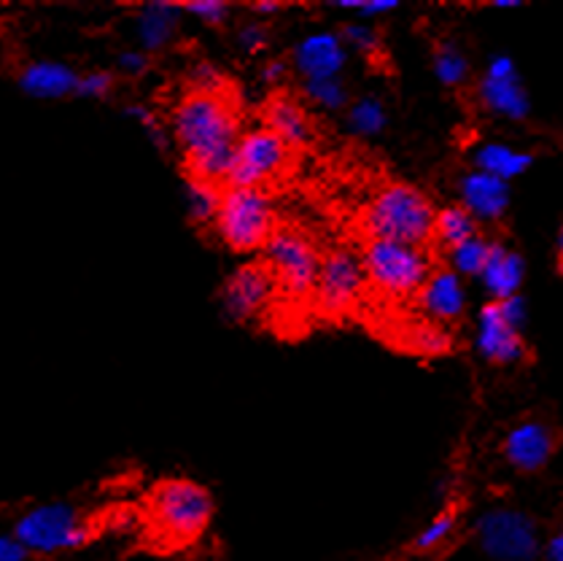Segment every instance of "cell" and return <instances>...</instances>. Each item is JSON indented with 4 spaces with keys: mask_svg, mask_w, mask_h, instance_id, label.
<instances>
[{
    "mask_svg": "<svg viewBox=\"0 0 563 561\" xmlns=\"http://www.w3.org/2000/svg\"><path fill=\"white\" fill-rule=\"evenodd\" d=\"M170 130L191 178L224 182L241 139V117L227 92H187L173 109Z\"/></svg>",
    "mask_w": 563,
    "mask_h": 561,
    "instance_id": "cell-1",
    "label": "cell"
},
{
    "mask_svg": "<svg viewBox=\"0 0 563 561\" xmlns=\"http://www.w3.org/2000/svg\"><path fill=\"white\" fill-rule=\"evenodd\" d=\"M434 206L410 184H388L364 211V227L377 241L423 249L434 238Z\"/></svg>",
    "mask_w": 563,
    "mask_h": 561,
    "instance_id": "cell-2",
    "label": "cell"
},
{
    "mask_svg": "<svg viewBox=\"0 0 563 561\" xmlns=\"http://www.w3.org/2000/svg\"><path fill=\"white\" fill-rule=\"evenodd\" d=\"M157 532L173 546H189L211 527L216 513L213 494L189 477H167L152 488L148 497Z\"/></svg>",
    "mask_w": 563,
    "mask_h": 561,
    "instance_id": "cell-3",
    "label": "cell"
},
{
    "mask_svg": "<svg viewBox=\"0 0 563 561\" xmlns=\"http://www.w3.org/2000/svg\"><path fill=\"white\" fill-rule=\"evenodd\" d=\"M11 535L22 542L30 557H63L92 542V529L81 510L70 503H41L16 516Z\"/></svg>",
    "mask_w": 563,
    "mask_h": 561,
    "instance_id": "cell-4",
    "label": "cell"
},
{
    "mask_svg": "<svg viewBox=\"0 0 563 561\" xmlns=\"http://www.w3.org/2000/svg\"><path fill=\"white\" fill-rule=\"evenodd\" d=\"M216 232L221 243L238 254L260 252L275 232L273 200L265 189H221Z\"/></svg>",
    "mask_w": 563,
    "mask_h": 561,
    "instance_id": "cell-5",
    "label": "cell"
},
{
    "mask_svg": "<svg viewBox=\"0 0 563 561\" xmlns=\"http://www.w3.org/2000/svg\"><path fill=\"white\" fill-rule=\"evenodd\" d=\"M362 265L367 280H373V286H377L383 295L391 297L418 295L431 276L423 249L394 241H377V238L364 246Z\"/></svg>",
    "mask_w": 563,
    "mask_h": 561,
    "instance_id": "cell-6",
    "label": "cell"
},
{
    "mask_svg": "<svg viewBox=\"0 0 563 561\" xmlns=\"http://www.w3.org/2000/svg\"><path fill=\"white\" fill-rule=\"evenodd\" d=\"M291 152L295 148H289L278 135L269 133L265 124L245 130L235 143V154H232L224 184L230 189H265V184L284 176L289 168Z\"/></svg>",
    "mask_w": 563,
    "mask_h": 561,
    "instance_id": "cell-7",
    "label": "cell"
},
{
    "mask_svg": "<svg viewBox=\"0 0 563 561\" xmlns=\"http://www.w3.org/2000/svg\"><path fill=\"white\" fill-rule=\"evenodd\" d=\"M477 546L494 561H537L542 537L529 513L518 507H490L477 518Z\"/></svg>",
    "mask_w": 563,
    "mask_h": 561,
    "instance_id": "cell-8",
    "label": "cell"
},
{
    "mask_svg": "<svg viewBox=\"0 0 563 561\" xmlns=\"http://www.w3.org/2000/svg\"><path fill=\"white\" fill-rule=\"evenodd\" d=\"M265 267L280 292L305 300L316 292L321 256L302 232L275 230L265 246Z\"/></svg>",
    "mask_w": 563,
    "mask_h": 561,
    "instance_id": "cell-9",
    "label": "cell"
},
{
    "mask_svg": "<svg viewBox=\"0 0 563 561\" xmlns=\"http://www.w3.org/2000/svg\"><path fill=\"white\" fill-rule=\"evenodd\" d=\"M367 286V273H364L362 256L345 252L327 254L321 260L319 280H316V306L327 316H343L353 308V302L362 297Z\"/></svg>",
    "mask_w": 563,
    "mask_h": 561,
    "instance_id": "cell-10",
    "label": "cell"
},
{
    "mask_svg": "<svg viewBox=\"0 0 563 561\" xmlns=\"http://www.w3.org/2000/svg\"><path fill=\"white\" fill-rule=\"evenodd\" d=\"M477 98L494 117L510 119V122H523L531 113L529 92L507 55H494L488 59V68L477 81Z\"/></svg>",
    "mask_w": 563,
    "mask_h": 561,
    "instance_id": "cell-11",
    "label": "cell"
},
{
    "mask_svg": "<svg viewBox=\"0 0 563 561\" xmlns=\"http://www.w3.org/2000/svg\"><path fill=\"white\" fill-rule=\"evenodd\" d=\"M561 435L553 424L542 419L518 421L501 440V457L518 473H539L555 457Z\"/></svg>",
    "mask_w": 563,
    "mask_h": 561,
    "instance_id": "cell-12",
    "label": "cell"
},
{
    "mask_svg": "<svg viewBox=\"0 0 563 561\" xmlns=\"http://www.w3.org/2000/svg\"><path fill=\"white\" fill-rule=\"evenodd\" d=\"M275 289L278 286L265 265H243L227 278L221 289V310L235 324H245L273 302Z\"/></svg>",
    "mask_w": 563,
    "mask_h": 561,
    "instance_id": "cell-13",
    "label": "cell"
},
{
    "mask_svg": "<svg viewBox=\"0 0 563 561\" xmlns=\"http://www.w3.org/2000/svg\"><path fill=\"white\" fill-rule=\"evenodd\" d=\"M291 65L305 81L340 79L343 68L349 65V50H345L340 33L316 30L297 41L291 50Z\"/></svg>",
    "mask_w": 563,
    "mask_h": 561,
    "instance_id": "cell-14",
    "label": "cell"
},
{
    "mask_svg": "<svg viewBox=\"0 0 563 561\" xmlns=\"http://www.w3.org/2000/svg\"><path fill=\"white\" fill-rule=\"evenodd\" d=\"M477 351L485 362L496 367L520 365L529 360V345H526L523 332L512 330L501 316L499 302H488L477 314Z\"/></svg>",
    "mask_w": 563,
    "mask_h": 561,
    "instance_id": "cell-15",
    "label": "cell"
},
{
    "mask_svg": "<svg viewBox=\"0 0 563 561\" xmlns=\"http://www.w3.org/2000/svg\"><path fill=\"white\" fill-rule=\"evenodd\" d=\"M16 87L30 100H65L76 95L79 87V74L70 63L65 59L38 57L27 59L16 74Z\"/></svg>",
    "mask_w": 563,
    "mask_h": 561,
    "instance_id": "cell-16",
    "label": "cell"
},
{
    "mask_svg": "<svg viewBox=\"0 0 563 561\" xmlns=\"http://www.w3.org/2000/svg\"><path fill=\"white\" fill-rule=\"evenodd\" d=\"M461 206L475 217V222H499L510 208V184L488 173L470 170L459 178Z\"/></svg>",
    "mask_w": 563,
    "mask_h": 561,
    "instance_id": "cell-17",
    "label": "cell"
},
{
    "mask_svg": "<svg viewBox=\"0 0 563 561\" xmlns=\"http://www.w3.org/2000/svg\"><path fill=\"white\" fill-rule=\"evenodd\" d=\"M418 306L434 324H453L466 310V289L453 271L431 273L418 292Z\"/></svg>",
    "mask_w": 563,
    "mask_h": 561,
    "instance_id": "cell-18",
    "label": "cell"
},
{
    "mask_svg": "<svg viewBox=\"0 0 563 561\" xmlns=\"http://www.w3.org/2000/svg\"><path fill=\"white\" fill-rule=\"evenodd\" d=\"M526 278V262L518 252H512L505 243H490L488 262H485L481 280L485 292L490 295V302L510 300V297L520 295V286Z\"/></svg>",
    "mask_w": 563,
    "mask_h": 561,
    "instance_id": "cell-19",
    "label": "cell"
},
{
    "mask_svg": "<svg viewBox=\"0 0 563 561\" xmlns=\"http://www.w3.org/2000/svg\"><path fill=\"white\" fill-rule=\"evenodd\" d=\"M184 22L181 6L176 3H146L135 11V38L141 52H162L170 46Z\"/></svg>",
    "mask_w": 563,
    "mask_h": 561,
    "instance_id": "cell-20",
    "label": "cell"
},
{
    "mask_svg": "<svg viewBox=\"0 0 563 561\" xmlns=\"http://www.w3.org/2000/svg\"><path fill=\"white\" fill-rule=\"evenodd\" d=\"M265 128L278 135L289 148H299L313 139V124L308 113L289 95H275L265 106Z\"/></svg>",
    "mask_w": 563,
    "mask_h": 561,
    "instance_id": "cell-21",
    "label": "cell"
},
{
    "mask_svg": "<svg viewBox=\"0 0 563 561\" xmlns=\"http://www.w3.org/2000/svg\"><path fill=\"white\" fill-rule=\"evenodd\" d=\"M472 163H475V170L488 173V176H496L501 178V182L510 184L512 178L523 176V173L534 165V154L523 152V148L507 146V143L490 141L481 143V146L472 152Z\"/></svg>",
    "mask_w": 563,
    "mask_h": 561,
    "instance_id": "cell-22",
    "label": "cell"
},
{
    "mask_svg": "<svg viewBox=\"0 0 563 561\" xmlns=\"http://www.w3.org/2000/svg\"><path fill=\"white\" fill-rule=\"evenodd\" d=\"M475 235H481V232H477L475 217H472L461 202L459 206L440 208V211L434 213V238L440 246L448 249V252L461 246V243H466Z\"/></svg>",
    "mask_w": 563,
    "mask_h": 561,
    "instance_id": "cell-23",
    "label": "cell"
},
{
    "mask_svg": "<svg viewBox=\"0 0 563 561\" xmlns=\"http://www.w3.org/2000/svg\"><path fill=\"white\" fill-rule=\"evenodd\" d=\"M221 189L219 184L202 182V178H187L184 184V206H187V217L191 224L211 227L219 213Z\"/></svg>",
    "mask_w": 563,
    "mask_h": 561,
    "instance_id": "cell-24",
    "label": "cell"
},
{
    "mask_svg": "<svg viewBox=\"0 0 563 561\" xmlns=\"http://www.w3.org/2000/svg\"><path fill=\"white\" fill-rule=\"evenodd\" d=\"M388 124V111L383 106V100L373 98V95H364V98L353 100L349 106V128L353 135H362V139H375L386 130Z\"/></svg>",
    "mask_w": 563,
    "mask_h": 561,
    "instance_id": "cell-25",
    "label": "cell"
},
{
    "mask_svg": "<svg viewBox=\"0 0 563 561\" xmlns=\"http://www.w3.org/2000/svg\"><path fill=\"white\" fill-rule=\"evenodd\" d=\"M434 76L442 87L456 89L470 79V59L456 41H442L434 50Z\"/></svg>",
    "mask_w": 563,
    "mask_h": 561,
    "instance_id": "cell-26",
    "label": "cell"
},
{
    "mask_svg": "<svg viewBox=\"0 0 563 561\" xmlns=\"http://www.w3.org/2000/svg\"><path fill=\"white\" fill-rule=\"evenodd\" d=\"M490 243L488 238L483 235H475L470 238L466 243H461V246L451 249V271L456 273L459 278H481L485 262H488V254H490Z\"/></svg>",
    "mask_w": 563,
    "mask_h": 561,
    "instance_id": "cell-27",
    "label": "cell"
},
{
    "mask_svg": "<svg viewBox=\"0 0 563 561\" xmlns=\"http://www.w3.org/2000/svg\"><path fill=\"white\" fill-rule=\"evenodd\" d=\"M302 92L310 103L319 106V109H323V111H340V109H345V106H351L349 87L343 85V79L305 81Z\"/></svg>",
    "mask_w": 563,
    "mask_h": 561,
    "instance_id": "cell-28",
    "label": "cell"
},
{
    "mask_svg": "<svg viewBox=\"0 0 563 561\" xmlns=\"http://www.w3.org/2000/svg\"><path fill=\"white\" fill-rule=\"evenodd\" d=\"M407 345H410L416 354L423 356H442L451 351L453 338L448 336V330L442 324H431V321H423V324L412 327V332L407 336Z\"/></svg>",
    "mask_w": 563,
    "mask_h": 561,
    "instance_id": "cell-29",
    "label": "cell"
},
{
    "mask_svg": "<svg viewBox=\"0 0 563 561\" xmlns=\"http://www.w3.org/2000/svg\"><path fill=\"white\" fill-rule=\"evenodd\" d=\"M124 113H128V119H133V122L141 124L143 133H146V139L152 141L154 146H157V152H167V148H170L173 135L167 133L165 124L159 122V117L152 109H148V106L133 103V106H128V109H124Z\"/></svg>",
    "mask_w": 563,
    "mask_h": 561,
    "instance_id": "cell-30",
    "label": "cell"
},
{
    "mask_svg": "<svg viewBox=\"0 0 563 561\" xmlns=\"http://www.w3.org/2000/svg\"><path fill=\"white\" fill-rule=\"evenodd\" d=\"M340 38H343L345 50L358 52L364 57H375L380 52V35L375 28L364 25V22H349L340 30Z\"/></svg>",
    "mask_w": 563,
    "mask_h": 561,
    "instance_id": "cell-31",
    "label": "cell"
},
{
    "mask_svg": "<svg viewBox=\"0 0 563 561\" xmlns=\"http://www.w3.org/2000/svg\"><path fill=\"white\" fill-rule=\"evenodd\" d=\"M117 87V74L106 68H92L87 74H79V87L76 95L87 100H106Z\"/></svg>",
    "mask_w": 563,
    "mask_h": 561,
    "instance_id": "cell-32",
    "label": "cell"
},
{
    "mask_svg": "<svg viewBox=\"0 0 563 561\" xmlns=\"http://www.w3.org/2000/svg\"><path fill=\"white\" fill-rule=\"evenodd\" d=\"M189 92H206V95H219L227 92V79L213 63L200 59V63L191 65L189 70Z\"/></svg>",
    "mask_w": 563,
    "mask_h": 561,
    "instance_id": "cell-33",
    "label": "cell"
},
{
    "mask_svg": "<svg viewBox=\"0 0 563 561\" xmlns=\"http://www.w3.org/2000/svg\"><path fill=\"white\" fill-rule=\"evenodd\" d=\"M456 521L459 518L453 510L440 513L437 518H431L429 527L416 537V551H431V548L442 546V542L453 535V529H456Z\"/></svg>",
    "mask_w": 563,
    "mask_h": 561,
    "instance_id": "cell-34",
    "label": "cell"
},
{
    "mask_svg": "<svg viewBox=\"0 0 563 561\" xmlns=\"http://www.w3.org/2000/svg\"><path fill=\"white\" fill-rule=\"evenodd\" d=\"M184 16H195L197 22L208 28H221L232 16V6L221 0H202V3H184Z\"/></svg>",
    "mask_w": 563,
    "mask_h": 561,
    "instance_id": "cell-35",
    "label": "cell"
},
{
    "mask_svg": "<svg viewBox=\"0 0 563 561\" xmlns=\"http://www.w3.org/2000/svg\"><path fill=\"white\" fill-rule=\"evenodd\" d=\"M238 50L243 52L245 57H256L260 52L267 50V41H269V33L265 28V22L260 20H245L241 28H238Z\"/></svg>",
    "mask_w": 563,
    "mask_h": 561,
    "instance_id": "cell-36",
    "label": "cell"
},
{
    "mask_svg": "<svg viewBox=\"0 0 563 561\" xmlns=\"http://www.w3.org/2000/svg\"><path fill=\"white\" fill-rule=\"evenodd\" d=\"M334 9L351 11V14H356L358 20H375V16H383V14H391V11H397L399 3H397V0H362V3H345V0H343V3H334Z\"/></svg>",
    "mask_w": 563,
    "mask_h": 561,
    "instance_id": "cell-37",
    "label": "cell"
},
{
    "mask_svg": "<svg viewBox=\"0 0 563 561\" xmlns=\"http://www.w3.org/2000/svg\"><path fill=\"white\" fill-rule=\"evenodd\" d=\"M148 68H152V57L146 55V52L141 50H124L119 52L117 57V70L122 76H130V79H137V76L148 74Z\"/></svg>",
    "mask_w": 563,
    "mask_h": 561,
    "instance_id": "cell-38",
    "label": "cell"
},
{
    "mask_svg": "<svg viewBox=\"0 0 563 561\" xmlns=\"http://www.w3.org/2000/svg\"><path fill=\"white\" fill-rule=\"evenodd\" d=\"M499 310L512 330H518V332L526 330V324H529V306H526L523 297L515 295V297H510V300H501Z\"/></svg>",
    "mask_w": 563,
    "mask_h": 561,
    "instance_id": "cell-39",
    "label": "cell"
},
{
    "mask_svg": "<svg viewBox=\"0 0 563 561\" xmlns=\"http://www.w3.org/2000/svg\"><path fill=\"white\" fill-rule=\"evenodd\" d=\"M30 553L11 532H0V561H27Z\"/></svg>",
    "mask_w": 563,
    "mask_h": 561,
    "instance_id": "cell-40",
    "label": "cell"
},
{
    "mask_svg": "<svg viewBox=\"0 0 563 561\" xmlns=\"http://www.w3.org/2000/svg\"><path fill=\"white\" fill-rule=\"evenodd\" d=\"M286 74H289V63H284V59H269V63L262 65V81L269 87H278L280 81L286 79Z\"/></svg>",
    "mask_w": 563,
    "mask_h": 561,
    "instance_id": "cell-41",
    "label": "cell"
},
{
    "mask_svg": "<svg viewBox=\"0 0 563 561\" xmlns=\"http://www.w3.org/2000/svg\"><path fill=\"white\" fill-rule=\"evenodd\" d=\"M542 553H544V559H548V561H563V529L550 537L548 542H544Z\"/></svg>",
    "mask_w": 563,
    "mask_h": 561,
    "instance_id": "cell-42",
    "label": "cell"
},
{
    "mask_svg": "<svg viewBox=\"0 0 563 561\" xmlns=\"http://www.w3.org/2000/svg\"><path fill=\"white\" fill-rule=\"evenodd\" d=\"M251 11H254V14L260 16V22H262L265 16H278L280 11H284V6H278V3H254V6H251Z\"/></svg>",
    "mask_w": 563,
    "mask_h": 561,
    "instance_id": "cell-43",
    "label": "cell"
},
{
    "mask_svg": "<svg viewBox=\"0 0 563 561\" xmlns=\"http://www.w3.org/2000/svg\"><path fill=\"white\" fill-rule=\"evenodd\" d=\"M559 260H561V271H563V227L559 232Z\"/></svg>",
    "mask_w": 563,
    "mask_h": 561,
    "instance_id": "cell-44",
    "label": "cell"
}]
</instances>
